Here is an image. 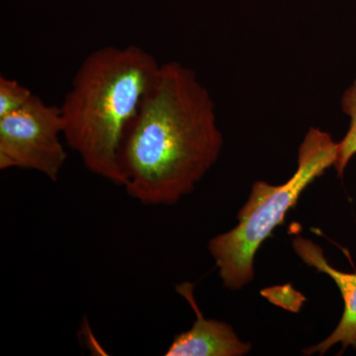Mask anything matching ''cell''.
<instances>
[{
	"instance_id": "obj_1",
	"label": "cell",
	"mask_w": 356,
	"mask_h": 356,
	"mask_svg": "<svg viewBox=\"0 0 356 356\" xmlns=\"http://www.w3.org/2000/svg\"><path fill=\"white\" fill-rule=\"evenodd\" d=\"M222 145L214 100L197 74L178 62L161 64L122 140L123 187L144 205H173L216 165Z\"/></svg>"
},
{
	"instance_id": "obj_2",
	"label": "cell",
	"mask_w": 356,
	"mask_h": 356,
	"mask_svg": "<svg viewBox=\"0 0 356 356\" xmlns=\"http://www.w3.org/2000/svg\"><path fill=\"white\" fill-rule=\"evenodd\" d=\"M161 64L136 44L91 51L60 105L64 140L89 172L123 186L122 140L156 81Z\"/></svg>"
},
{
	"instance_id": "obj_3",
	"label": "cell",
	"mask_w": 356,
	"mask_h": 356,
	"mask_svg": "<svg viewBox=\"0 0 356 356\" xmlns=\"http://www.w3.org/2000/svg\"><path fill=\"white\" fill-rule=\"evenodd\" d=\"M337 156V143L322 129L311 128L300 144L298 165L285 184L257 180L238 215V224L211 238L208 250L225 287L240 290L254 276V257L264 241L284 221L304 191L330 168Z\"/></svg>"
},
{
	"instance_id": "obj_4",
	"label": "cell",
	"mask_w": 356,
	"mask_h": 356,
	"mask_svg": "<svg viewBox=\"0 0 356 356\" xmlns=\"http://www.w3.org/2000/svg\"><path fill=\"white\" fill-rule=\"evenodd\" d=\"M60 107L33 95L22 108L0 117V170H33L57 181L67 159Z\"/></svg>"
},
{
	"instance_id": "obj_5",
	"label": "cell",
	"mask_w": 356,
	"mask_h": 356,
	"mask_svg": "<svg viewBox=\"0 0 356 356\" xmlns=\"http://www.w3.org/2000/svg\"><path fill=\"white\" fill-rule=\"evenodd\" d=\"M177 291L191 304L196 318L188 331L175 336L165 355L243 356L252 350V343L243 341L231 325L204 317L194 299L192 283L178 285Z\"/></svg>"
},
{
	"instance_id": "obj_6",
	"label": "cell",
	"mask_w": 356,
	"mask_h": 356,
	"mask_svg": "<svg viewBox=\"0 0 356 356\" xmlns=\"http://www.w3.org/2000/svg\"><path fill=\"white\" fill-rule=\"evenodd\" d=\"M295 252L307 266L314 267L318 273L329 275L341 291L344 310L336 329L322 343L310 346L303 351L304 355L318 353L323 355L330 348L341 344L343 350L356 348V273H343L327 262L322 248L303 236H297L292 243Z\"/></svg>"
},
{
	"instance_id": "obj_7",
	"label": "cell",
	"mask_w": 356,
	"mask_h": 356,
	"mask_svg": "<svg viewBox=\"0 0 356 356\" xmlns=\"http://www.w3.org/2000/svg\"><path fill=\"white\" fill-rule=\"evenodd\" d=\"M341 109L350 118V127L341 142L337 143V156L334 168L337 177H343L346 166L356 154V79L346 89L341 97Z\"/></svg>"
},
{
	"instance_id": "obj_8",
	"label": "cell",
	"mask_w": 356,
	"mask_h": 356,
	"mask_svg": "<svg viewBox=\"0 0 356 356\" xmlns=\"http://www.w3.org/2000/svg\"><path fill=\"white\" fill-rule=\"evenodd\" d=\"M34 93L16 79L0 76V117L17 111Z\"/></svg>"
}]
</instances>
